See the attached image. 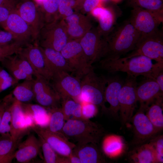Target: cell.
Returning <instances> with one entry per match:
<instances>
[{
    "label": "cell",
    "mask_w": 163,
    "mask_h": 163,
    "mask_svg": "<svg viewBox=\"0 0 163 163\" xmlns=\"http://www.w3.org/2000/svg\"><path fill=\"white\" fill-rule=\"evenodd\" d=\"M99 62L100 68L109 73L121 72L136 78L141 75L154 79L159 73L163 71V63L153 64L152 59L142 55L129 58H104Z\"/></svg>",
    "instance_id": "6da1fadb"
},
{
    "label": "cell",
    "mask_w": 163,
    "mask_h": 163,
    "mask_svg": "<svg viewBox=\"0 0 163 163\" xmlns=\"http://www.w3.org/2000/svg\"><path fill=\"white\" fill-rule=\"evenodd\" d=\"M139 39V35L129 19L124 21L114 27L106 38L107 50L104 58L121 57L135 49Z\"/></svg>",
    "instance_id": "7a4b0ae2"
},
{
    "label": "cell",
    "mask_w": 163,
    "mask_h": 163,
    "mask_svg": "<svg viewBox=\"0 0 163 163\" xmlns=\"http://www.w3.org/2000/svg\"><path fill=\"white\" fill-rule=\"evenodd\" d=\"M62 133L68 139L77 142V145L98 143L104 131L101 126L89 119L70 118L65 122Z\"/></svg>",
    "instance_id": "3957f363"
},
{
    "label": "cell",
    "mask_w": 163,
    "mask_h": 163,
    "mask_svg": "<svg viewBox=\"0 0 163 163\" xmlns=\"http://www.w3.org/2000/svg\"><path fill=\"white\" fill-rule=\"evenodd\" d=\"M80 80L81 92L79 102L84 101L93 104L100 107L103 111L107 112L104 95L106 78L98 76L92 67Z\"/></svg>",
    "instance_id": "277c9868"
},
{
    "label": "cell",
    "mask_w": 163,
    "mask_h": 163,
    "mask_svg": "<svg viewBox=\"0 0 163 163\" xmlns=\"http://www.w3.org/2000/svg\"><path fill=\"white\" fill-rule=\"evenodd\" d=\"M69 40L65 23L63 19L59 18L45 23L40 31L37 44L60 52Z\"/></svg>",
    "instance_id": "5b68a950"
},
{
    "label": "cell",
    "mask_w": 163,
    "mask_h": 163,
    "mask_svg": "<svg viewBox=\"0 0 163 163\" xmlns=\"http://www.w3.org/2000/svg\"><path fill=\"white\" fill-rule=\"evenodd\" d=\"M129 19L139 35V41L159 30L158 27L163 22V14L133 8Z\"/></svg>",
    "instance_id": "8992f818"
},
{
    "label": "cell",
    "mask_w": 163,
    "mask_h": 163,
    "mask_svg": "<svg viewBox=\"0 0 163 163\" xmlns=\"http://www.w3.org/2000/svg\"><path fill=\"white\" fill-rule=\"evenodd\" d=\"M89 64L99 62L106 55L107 50L106 39L97 27H92L79 40Z\"/></svg>",
    "instance_id": "52a82bcc"
},
{
    "label": "cell",
    "mask_w": 163,
    "mask_h": 163,
    "mask_svg": "<svg viewBox=\"0 0 163 163\" xmlns=\"http://www.w3.org/2000/svg\"><path fill=\"white\" fill-rule=\"evenodd\" d=\"M137 85L136 78L127 75L119 93V112L123 124L129 122L137 101L136 88Z\"/></svg>",
    "instance_id": "ba28073f"
},
{
    "label": "cell",
    "mask_w": 163,
    "mask_h": 163,
    "mask_svg": "<svg viewBox=\"0 0 163 163\" xmlns=\"http://www.w3.org/2000/svg\"><path fill=\"white\" fill-rule=\"evenodd\" d=\"M142 55L156 62L163 63V33L159 30L140 40L135 49L126 56L129 58Z\"/></svg>",
    "instance_id": "9c48e42d"
},
{
    "label": "cell",
    "mask_w": 163,
    "mask_h": 163,
    "mask_svg": "<svg viewBox=\"0 0 163 163\" xmlns=\"http://www.w3.org/2000/svg\"><path fill=\"white\" fill-rule=\"evenodd\" d=\"M15 10L29 26L32 32L33 41L37 44L40 31L45 24L41 10L33 0H22L17 3Z\"/></svg>",
    "instance_id": "30bf717a"
},
{
    "label": "cell",
    "mask_w": 163,
    "mask_h": 163,
    "mask_svg": "<svg viewBox=\"0 0 163 163\" xmlns=\"http://www.w3.org/2000/svg\"><path fill=\"white\" fill-rule=\"evenodd\" d=\"M79 40H69L60 51L75 76L81 79L93 67L88 63Z\"/></svg>",
    "instance_id": "8fae6325"
},
{
    "label": "cell",
    "mask_w": 163,
    "mask_h": 163,
    "mask_svg": "<svg viewBox=\"0 0 163 163\" xmlns=\"http://www.w3.org/2000/svg\"><path fill=\"white\" fill-rule=\"evenodd\" d=\"M53 88L62 100L70 97L79 102L81 92V80L66 71L53 75L51 80Z\"/></svg>",
    "instance_id": "7c38bea8"
},
{
    "label": "cell",
    "mask_w": 163,
    "mask_h": 163,
    "mask_svg": "<svg viewBox=\"0 0 163 163\" xmlns=\"http://www.w3.org/2000/svg\"><path fill=\"white\" fill-rule=\"evenodd\" d=\"M146 110L140 106L138 111L131 120L134 132L133 143L136 145L145 143L159 132L144 113Z\"/></svg>",
    "instance_id": "4fadbf2b"
},
{
    "label": "cell",
    "mask_w": 163,
    "mask_h": 163,
    "mask_svg": "<svg viewBox=\"0 0 163 163\" xmlns=\"http://www.w3.org/2000/svg\"><path fill=\"white\" fill-rule=\"evenodd\" d=\"M50 82L38 75L34 79V99L40 105L49 110L58 107L61 99Z\"/></svg>",
    "instance_id": "5bb4252c"
},
{
    "label": "cell",
    "mask_w": 163,
    "mask_h": 163,
    "mask_svg": "<svg viewBox=\"0 0 163 163\" xmlns=\"http://www.w3.org/2000/svg\"><path fill=\"white\" fill-rule=\"evenodd\" d=\"M25 46L22 47L18 53L30 63L35 73V77L40 75L50 81L52 75L48 67L40 47L36 44H29Z\"/></svg>",
    "instance_id": "9a60e30c"
},
{
    "label": "cell",
    "mask_w": 163,
    "mask_h": 163,
    "mask_svg": "<svg viewBox=\"0 0 163 163\" xmlns=\"http://www.w3.org/2000/svg\"><path fill=\"white\" fill-rule=\"evenodd\" d=\"M2 27L5 30L12 34L15 42L23 46L33 41L32 33L30 27L15 9L10 14Z\"/></svg>",
    "instance_id": "2e32d148"
},
{
    "label": "cell",
    "mask_w": 163,
    "mask_h": 163,
    "mask_svg": "<svg viewBox=\"0 0 163 163\" xmlns=\"http://www.w3.org/2000/svg\"><path fill=\"white\" fill-rule=\"evenodd\" d=\"M32 129L38 136L42 137L59 155L67 157L72 152L76 145L70 142L61 133H53L45 127L35 126Z\"/></svg>",
    "instance_id": "e0dca14e"
},
{
    "label": "cell",
    "mask_w": 163,
    "mask_h": 163,
    "mask_svg": "<svg viewBox=\"0 0 163 163\" xmlns=\"http://www.w3.org/2000/svg\"><path fill=\"white\" fill-rule=\"evenodd\" d=\"M63 20L69 40L80 39L92 27L89 18L78 12Z\"/></svg>",
    "instance_id": "ac0fdd59"
},
{
    "label": "cell",
    "mask_w": 163,
    "mask_h": 163,
    "mask_svg": "<svg viewBox=\"0 0 163 163\" xmlns=\"http://www.w3.org/2000/svg\"><path fill=\"white\" fill-rule=\"evenodd\" d=\"M136 88V94L137 101L140 105L144 106L147 109L149 104L155 99L162 98L163 92L154 79L145 78Z\"/></svg>",
    "instance_id": "d6986e66"
},
{
    "label": "cell",
    "mask_w": 163,
    "mask_h": 163,
    "mask_svg": "<svg viewBox=\"0 0 163 163\" xmlns=\"http://www.w3.org/2000/svg\"><path fill=\"white\" fill-rule=\"evenodd\" d=\"M106 79L104 99L105 102H108L110 105L107 112L113 117H116L118 115L119 110V93L124 81L118 76L106 78Z\"/></svg>",
    "instance_id": "ffe728a7"
},
{
    "label": "cell",
    "mask_w": 163,
    "mask_h": 163,
    "mask_svg": "<svg viewBox=\"0 0 163 163\" xmlns=\"http://www.w3.org/2000/svg\"><path fill=\"white\" fill-rule=\"evenodd\" d=\"M41 148L39 139L34 134L29 135L19 145L18 150L14 152V158L18 162L28 163L37 156Z\"/></svg>",
    "instance_id": "44dd1931"
},
{
    "label": "cell",
    "mask_w": 163,
    "mask_h": 163,
    "mask_svg": "<svg viewBox=\"0 0 163 163\" xmlns=\"http://www.w3.org/2000/svg\"><path fill=\"white\" fill-rule=\"evenodd\" d=\"M11 114L10 134L15 141L19 142L29 129L25 124L21 103L14 98L12 104Z\"/></svg>",
    "instance_id": "7402d4cb"
},
{
    "label": "cell",
    "mask_w": 163,
    "mask_h": 163,
    "mask_svg": "<svg viewBox=\"0 0 163 163\" xmlns=\"http://www.w3.org/2000/svg\"><path fill=\"white\" fill-rule=\"evenodd\" d=\"M40 47L52 76L61 71L74 72L60 52L50 48Z\"/></svg>",
    "instance_id": "603a6c76"
},
{
    "label": "cell",
    "mask_w": 163,
    "mask_h": 163,
    "mask_svg": "<svg viewBox=\"0 0 163 163\" xmlns=\"http://www.w3.org/2000/svg\"><path fill=\"white\" fill-rule=\"evenodd\" d=\"M91 12L98 19L99 25L97 28L106 39L114 27L115 17L113 12L109 8L100 6L94 8Z\"/></svg>",
    "instance_id": "cb8c5ba5"
},
{
    "label": "cell",
    "mask_w": 163,
    "mask_h": 163,
    "mask_svg": "<svg viewBox=\"0 0 163 163\" xmlns=\"http://www.w3.org/2000/svg\"><path fill=\"white\" fill-rule=\"evenodd\" d=\"M94 143L76 145L72 152L79 158L81 163H99L105 162L101 153Z\"/></svg>",
    "instance_id": "d4e9b609"
},
{
    "label": "cell",
    "mask_w": 163,
    "mask_h": 163,
    "mask_svg": "<svg viewBox=\"0 0 163 163\" xmlns=\"http://www.w3.org/2000/svg\"><path fill=\"white\" fill-rule=\"evenodd\" d=\"M128 159L134 163H158L154 149L149 142L139 145L130 151Z\"/></svg>",
    "instance_id": "484cf974"
},
{
    "label": "cell",
    "mask_w": 163,
    "mask_h": 163,
    "mask_svg": "<svg viewBox=\"0 0 163 163\" xmlns=\"http://www.w3.org/2000/svg\"><path fill=\"white\" fill-rule=\"evenodd\" d=\"M125 149V142L120 136L108 135L105 137L103 141V151L109 158H113L119 156L124 152Z\"/></svg>",
    "instance_id": "4316f807"
},
{
    "label": "cell",
    "mask_w": 163,
    "mask_h": 163,
    "mask_svg": "<svg viewBox=\"0 0 163 163\" xmlns=\"http://www.w3.org/2000/svg\"><path fill=\"white\" fill-rule=\"evenodd\" d=\"M24 111L32 117L35 126L46 127L48 125L50 113L46 108L40 105L22 103Z\"/></svg>",
    "instance_id": "83f0119b"
},
{
    "label": "cell",
    "mask_w": 163,
    "mask_h": 163,
    "mask_svg": "<svg viewBox=\"0 0 163 163\" xmlns=\"http://www.w3.org/2000/svg\"><path fill=\"white\" fill-rule=\"evenodd\" d=\"M34 79L25 80L18 84L12 92L14 98L22 103L30 102L34 99Z\"/></svg>",
    "instance_id": "f1b7e54d"
},
{
    "label": "cell",
    "mask_w": 163,
    "mask_h": 163,
    "mask_svg": "<svg viewBox=\"0 0 163 163\" xmlns=\"http://www.w3.org/2000/svg\"><path fill=\"white\" fill-rule=\"evenodd\" d=\"M162 99L157 100L147 109L146 115L154 127L159 132L163 128V114L161 107Z\"/></svg>",
    "instance_id": "f546056e"
},
{
    "label": "cell",
    "mask_w": 163,
    "mask_h": 163,
    "mask_svg": "<svg viewBox=\"0 0 163 163\" xmlns=\"http://www.w3.org/2000/svg\"><path fill=\"white\" fill-rule=\"evenodd\" d=\"M49 110L50 121L48 126L45 128L52 132L62 133L65 120L61 108L58 107Z\"/></svg>",
    "instance_id": "4dcf8cb0"
},
{
    "label": "cell",
    "mask_w": 163,
    "mask_h": 163,
    "mask_svg": "<svg viewBox=\"0 0 163 163\" xmlns=\"http://www.w3.org/2000/svg\"><path fill=\"white\" fill-rule=\"evenodd\" d=\"M59 0H42V12L45 23H49L59 18Z\"/></svg>",
    "instance_id": "1f68e13d"
},
{
    "label": "cell",
    "mask_w": 163,
    "mask_h": 163,
    "mask_svg": "<svg viewBox=\"0 0 163 163\" xmlns=\"http://www.w3.org/2000/svg\"><path fill=\"white\" fill-rule=\"evenodd\" d=\"M127 2L133 8H138L163 14V0H127Z\"/></svg>",
    "instance_id": "d6a6232c"
},
{
    "label": "cell",
    "mask_w": 163,
    "mask_h": 163,
    "mask_svg": "<svg viewBox=\"0 0 163 163\" xmlns=\"http://www.w3.org/2000/svg\"><path fill=\"white\" fill-rule=\"evenodd\" d=\"M38 136L43 154V162L66 163L65 157H60L42 137Z\"/></svg>",
    "instance_id": "836d02e7"
},
{
    "label": "cell",
    "mask_w": 163,
    "mask_h": 163,
    "mask_svg": "<svg viewBox=\"0 0 163 163\" xmlns=\"http://www.w3.org/2000/svg\"><path fill=\"white\" fill-rule=\"evenodd\" d=\"M8 99L2 116L0 127V135L10 134L12 119L11 106L14 98L8 94ZM11 135V134H10Z\"/></svg>",
    "instance_id": "e575fe53"
},
{
    "label": "cell",
    "mask_w": 163,
    "mask_h": 163,
    "mask_svg": "<svg viewBox=\"0 0 163 163\" xmlns=\"http://www.w3.org/2000/svg\"><path fill=\"white\" fill-rule=\"evenodd\" d=\"M11 56L7 57L1 62L2 65L9 74L18 81L33 79L31 78L19 69L12 60Z\"/></svg>",
    "instance_id": "d590c367"
},
{
    "label": "cell",
    "mask_w": 163,
    "mask_h": 163,
    "mask_svg": "<svg viewBox=\"0 0 163 163\" xmlns=\"http://www.w3.org/2000/svg\"><path fill=\"white\" fill-rule=\"evenodd\" d=\"M13 55L11 56V58L22 72L31 79H33V76L35 77L36 74L34 70L25 58L18 53Z\"/></svg>",
    "instance_id": "8d00e7d4"
},
{
    "label": "cell",
    "mask_w": 163,
    "mask_h": 163,
    "mask_svg": "<svg viewBox=\"0 0 163 163\" xmlns=\"http://www.w3.org/2000/svg\"><path fill=\"white\" fill-rule=\"evenodd\" d=\"M18 142L15 141L10 134L1 135L0 155H5L15 152Z\"/></svg>",
    "instance_id": "74e56055"
},
{
    "label": "cell",
    "mask_w": 163,
    "mask_h": 163,
    "mask_svg": "<svg viewBox=\"0 0 163 163\" xmlns=\"http://www.w3.org/2000/svg\"><path fill=\"white\" fill-rule=\"evenodd\" d=\"M23 47L16 42L0 46V62L8 56L18 53Z\"/></svg>",
    "instance_id": "f35d334b"
},
{
    "label": "cell",
    "mask_w": 163,
    "mask_h": 163,
    "mask_svg": "<svg viewBox=\"0 0 163 163\" xmlns=\"http://www.w3.org/2000/svg\"><path fill=\"white\" fill-rule=\"evenodd\" d=\"M149 141L155 151L158 163L163 162V137L162 135L155 136Z\"/></svg>",
    "instance_id": "ab89813d"
},
{
    "label": "cell",
    "mask_w": 163,
    "mask_h": 163,
    "mask_svg": "<svg viewBox=\"0 0 163 163\" xmlns=\"http://www.w3.org/2000/svg\"><path fill=\"white\" fill-rule=\"evenodd\" d=\"M61 109L65 120H67L72 116L77 102L73 99L68 97L62 100Z\"/></svg>",
    "instance_id": "60d3db41"
},
{
    "label": "cell",
    "mask_w": 163,
    "mask_h": 163,
    "mask_svg": "<svg viewBox=\"0 0 163 163\" xmlns=\"http://www.w3.org/2000/svg\"><path fill=\"white\" fill-rule=\"evenodd\" d=\"M82 114L83 118L87 119L92 118L97 114L98 110L96 105L88 102H82Z\"/></svg>",
    "instance_id": "b9f144b4"
},
{
    "label": "cell",
    "mask_w": 163,
    "mask_h": 163,
    "mask_svg": "<svg viewBox=\"0 0 163 163\" xmlns=\"http://www.w3.org/2000/svg\"><path fill=\"white\" fill-rule=\"evenodd\" d=\"M59 17L64 19L75 12L69 5L67 0H59Z\"/></svg>",
    "instance_id": "7bdbcfd3"
},
{
    "label": "cell",
    "mask_w": 163,
    "mask_h": 163,
    "mask_svg": "<svg viewBox=\"0 0 163 163\" xmlns=\"http://www.w3.org/2000/svg\"><path fill=\"white\" fill-rule=\"evenodd\" d=\"M16 5L0 6V26H1L7 19L11 12L15 9Z\"/></svg>",
    "instance_id": "ee69618b"
},
{
    "label": "cell",
    "mask_w": 163,
    "mask_h": 163,
    "mask_svg": "<svg viewBox=\"0 0 163 163\" xmlns=\"http://www.w3.org/2000/svg\"><path fill=\"white\" fill-rule=\"evenodd\" d=\"M101 0H84L80 10L83 13L91 12L95 8L101 6Z\"/></svg>",
    "instance_id": "f6af8a7d"
},
{
    "label": "cell",
    "mask_w": 163,
    "mask_h": 163,
    "mask_svg": "<svg viewBox=\"0 0 163 163\" xmlns=\"http://www.w3.org/2000/svg\"><path fill=\"white\" fill-rule=\"evenodd\" d=\"M15 42L14 36L10 32L0 30V46Z\"/></svg>",
    "instance_id": "bcb514c9"
},
{
    "label": "cell",
    "mask_w": 163,
    "mask_h": 163,
    "mask_svg": "<svg viewBox=\"0 0 163 163\" xmlns=\"http://www.w3.org/2000/svg\"><path fill=\"white\" fill-rule=\"evenodd\" d=\"M18 82L11 75L8 78L0 81V93L18 84Z\"/></svg>",
    "instance_id": "7dc6e473"
},
{
    "label": "cell",
    "mask_w": 163,
    "mask_h": 163,
    "mask_svg": "<svg viewBox=\"0 0 163 163\" xmlns=\"http://www.w3.org/2000/svg\"><path fill=\"white\" fill-rule=\"evenodd\" d=\"M72 116V118H83L82 114V106L81 103L77 102Z\"/></svg>",
    "instance_id": "c3c4849f"
},
{
    "label": "cell",
    "mask_w": 163,
    "mask_h": 163,
    "mask_svg": "<svg viewBox=\"0 0 163 163\" xmlns=\"http://www.w3.org/2000/svg\"><path fill=\"white\" fill-rule=\"evenodd\" d=\"M15 152L4 155H0V163H11L14 158Z\"/></svg>",
    "instance_id": "681fc988"
},
{
    "label": "cell",
    "mask_w": 163,
    "mask_h": 163,
    "mask_svg": "<svg viewBox=\"0 0 163 163\" xmlns=\"http://www.w3.org/2000/svg\"><path fill=\"white\" fill-rule=\"evenodd\" d=\"M66 163H81L78 156L73 152L67 157H65Z\"/></svg>",
    "instance_id": "f907efd6"
},
{
    "label": "cell",
    "mask_w": 163,
    "mask_h": 163,
    "mask_svg": "<svg viewBox=\"0 0 163 163\" xmlns=\"http://www.w3.org/2000/svg\"><path fill=\"white\" fill-rule=\"evenodd\" d=\"M8 95L5 96L0 102V127L3 114L8 99Z\"/></svg>",
    "instance_id": "816d5d0a"
},
{
    "label": "cell",
    "mask_w": 163,
    "mask_h": 163,
    "mask_svg": "<svg viewBox=\"0 0 163 163\" xmlns=\"http://www.w3.org/2000/svg\"><path fill=\"white\" fill-rule=\"evenodd\" d=\"M154 79L159 85L161 91L163 92V71L159 73Z\"/></svg>",
    "instance_id": "f5cc1de1"
},
{
    "label": "cell",
    "mask_w": 163,
    "mask_h": 163,
    "mask_svg": "<svg viewBox=\"0 0 163 163\" xmlns=\"http://www.w3.org/2000/svg\"><path fill=\"white\" fill-rule=\"evenodd\" d=\"M17 0H0V6L6 5H16Z\"/></svg>",
    "instance_id": "db71d44e"
},
{
    "label": "cell",
    "mask_w": 163,
    "mask_h": 163,
    "mask_svg": "<svg viewBox=\"0 0 163 163\" xmlns=\"http://www.w3.org/2000/svg\"><path fill=\"white\" fill-rule=\"evenodd\" d=\"M112 0L113 1H115V2H116L118 1L119 0Z\"/></svg>",
    "instance_id": "11a10c76"
},
{
    "label": "cell",
    "mask_w": 163,
    "mask_h": 163,
    "mask_svg": "<svg viewBox=\"0 0 163 163\" xmlns=\"http://www.w3.org/2000/svg\"><path fill=\"white\" fill-rule=\"evenodd\" d=\"M102 1H104V0H101Z\"/></svg>",
    "instance_id": "9f6ffc18"
},
{
    "label": "cell",
    "mask_w": 163,
    "mask_h": 163,
    "mask_svg": "<svg viewBox=\"0 0 163 163\" xmlns=\"http://www.w3.org/2000/svg\"></svg>",
    "instance_id": "6f0895ef"
}]
</instances>
